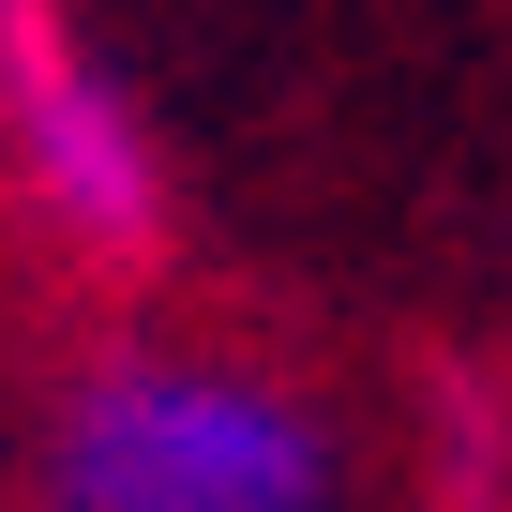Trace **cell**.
Segmentation results:
<instances>
[{
  "label": "cell",
  "instance_id": "1",
  "mask_svg": "<svg viewBox=\"0 0 512 512\" xmlns=\"http://www.w3.org/2000/svg\"><path fill=\"white\" fill-rule=\"evenodd\" d=\"M46 512H332V422L241 362H91L46 422Z\"/></svg>",
  "mask_w": 512,
  "mask_h": 512
},
{
  "label": "cell",
  "instance_id": "2",
  "mask_svg": "<svg viewBox=\"0 0 512 512\" xmlns=\"http://www.w3.org/2000/svg\"><path fill=\"white\" fill-rule=\"evenodd\" d=\"M0 121H16V181L76 256H151L166 241V151L136 121V91L46 16H0Z\"/></svg>",
  "mask_w": 512,
  "mask_h": 512
},
{
  "label": "cell",
  "instance_id": "3",
  "mask_svg": "<svg viewBox=\"0 0 512 512\" xmlns=\"http://www.w3.org/2000/svg\"><path fill=\"white\" fill-rule=\"evenodd\" d=\"M0 16H31V0H0Z\"/></svg>",
  "mask_w": 512,
  "mask_h": 512
}]
</instances>
